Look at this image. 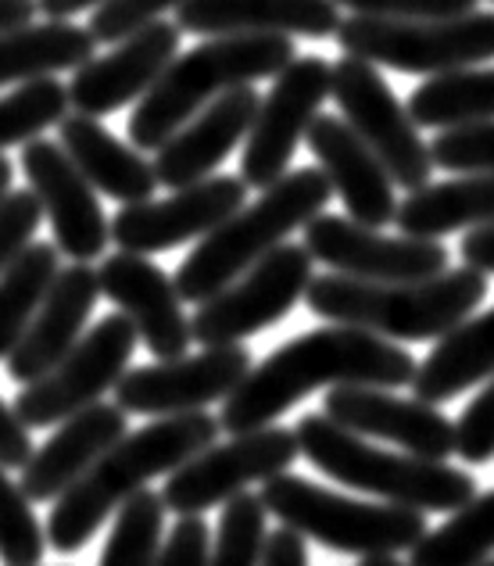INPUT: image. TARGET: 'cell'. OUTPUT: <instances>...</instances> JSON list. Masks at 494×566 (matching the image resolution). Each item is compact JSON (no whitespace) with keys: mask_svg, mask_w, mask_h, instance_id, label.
<instances>
[{"mask_svg":"<svg viewBox=\"0 0 494 566\" xmlns=\"http://www.w3.org/2000/svg\"><path fill=\"white\" fill-rule=\"evenodd\" d=\"M344 54L409 76H448L494 57V11L459 19H366L351 14L337 29Z\"/></svg>","mask_w":494,"mask_h":566,"instance_id":"cell-8","label":"cell"},{"mask_svg":"<svg viewBox=\"0 0 494 566\" xmlns=\"http://www.w3.org/2000/svg\"><path fill=\"white\" fill-rule=\"evenodd\" d=\"M101 294L133 319L140 340L158 363L183 359L193 326L183 312V297L176 291V280L144 255H129V251H115L97 265Z\"/></svg>","mask_w":494,"mask_h":566,"instance_id":"cell-19","label":"cell"},{"mask_svg":"<svg viewBox=\"0 0 494 566\" xmlns=\"http://www.w3.org/2000/svg\"><path fill=\"white\" fill-rule=\"evenodd\" d=\"M33 438H29V427L19 420L14 406H8L0 398V467L4 470H22L29 459H33Z\"/></svg>","mask_w":494,"mask_h":566,"instance_id":"cell-43","label":"cell"},{"mask_svg":"<svg viewBox=\"0 0 494 566\" xmlns=\"http://www.w3.org/2000/svg\"><path fill=\"white\" fill-rule=\"evenodd\" d=\"M57 144L76 161V169L90 180V187L108 193L118 205L151 201L158 190L155 161H147L133 144H123L112 129L101 126V118L69 112L57 126Z\"/></svg>","mask_w":494,"mask_h":566,"instance_id":"cell-26","label":"cell"},{"mask_svg":"<svg viewBox=\"0 0 494 566\" xmlns=\"http://www.w3.org/2000/svg\"><path fill=\"white\" fill-rule=\"evenodd\" d=\"M222 423L208 412L165 416L140 430H133L115 449L90 470L80 484H72L54 502L48 520V545L57 553H80V548L104 527V520L151 488L158 476H172L193 455L212 449Z\"/></svg>","mask_w":494,"mask_h":566,"instance_id":"cell-2","label":"cell"},{"mask_svg":"<svg viewBox=\"0 0 494 566\" xmlns=\"http://www.w3.org/2000/svg\"><path fill=\"white\" fill-rule=\"evenodd\" d=\"M491 4H494V0H491Z\"/></svg>","mask_w":494,"mask_h":566,"instance_id":"cell-51","label":"cell"},{"mask_svg":"<svg viewBox=\"0 0 494 566\" xmlns=\"http://www.w3.org/2000/svg\"><path fill=\"white\" fill-rule=\"evenodd\" d=\"M259 108H262V97L259 91H251V86H241V91L208 104L193 123H187L155 155L158 184H165L169 190H183V187L212 180L216 169L230 158L233 147L248 144Z\"/></svg>","mask_w":494,"mask_h":566,"instance_id":"cell-24","label":"cell"},{"mask_svg":"<svg viewBox=\"0 0 494 566\" xmlns=\"http://www.w3.org/2000/svg\"><path fill=\"white\" fill-rule=\"evenodd\" d=\"M481 0H337V8L366 19H459L481 11Z\"/></svg>","mask_w":494,"mask_h":566,"instance_id":"cell-41","label":"cell"},{"mask_svg":"<svg viewBox=\"0 0 494 566\" xmlns=\"http://www.w3.org/2000/svg\"><path fill=\"white\" fill-rule=\"evenodd\" d=\"M308 151L316 155L329 187L348 208V219L369 230H383L398 219V193L391 172L372 147L340 115H319L308 129Z\"/></svg>","mask_w":494,"mask_h":566,"instance_id":"cell-21","label":"cell"},{"mask_svg":"<svg viewBox=\"0 0 494 566\" xmlns=\"http://www.w3.org/2000/svg\"><path fill=\"white\" fill-rule=\"evenodd\" d=\"M337 0H183L176 25L198 36H337Z\"/></svg>","mask_w":494,"mask_h":566,"instance_id":"cell-23","label":"cell"},{"mask_svg":"<svg viewBox=\"0 0 494 566\" xmlns=\"http://www.w3.org/2000/svg\"><path fill=\"white\" fill-rule=\"evenodd\" d=\"M248 205V184L241 176H212L204 184L172 190L161 201H140L118 208L112 219V241L118 251L151 259L158 251L179 248L187 241H204L222 222Z\"/></svg>","mask_w":494,"mask_h":566,"instance_id":"cell-16","label":"cell"},{"mask_svg":"<svg viewBox=\"0 0 494 566\" xmlns=\"http://www.w3.org/2000/svg\"><path fill=\"white\" fill-rule=\"evenodd\" d=\"M358 566H412V563L398 559V556H366Z\"/></svg>","mask_w":494,"mask_h":566,"instance_id":"cell-49","label":"cell"},{"mask_svg":"<svg viewBox=\"0 0 494 566\" xmlns=\"http://www.w3.org/2000/svg\"><path fill=\"white\" fill-rule=\"evenodd\" d=\"M36 4H40V14H48V22H69L72 14L97 11L101 4H108V0H36Z\"/></svg>","mask_w":494,"mask_h":566,"instance_id":"cell-47","label":"cell"},{"mask_svg":"<svg viewBox=\"0 0 494 566\" xmlns=\"http://www.w3.org/2000/svg\"><path fill=\"white\" fill-rule=\"evenodd\" d=\"M297 62L287 36H216L179 54L165 76L137 101L129 115V144L137 151H161L179 129L193 123L208 104L259 80H276Z\"/></svg>","mask_w":494,"mask_h":566,"instance_id":"cell-4","label":"cell"},{"mask_svg":"<svg viewBox=\"0 0 494 566\" xmlns=\"http://www.w3.org/2000/svg\"><path fill=\"white\" fill-rule=\"evenodd\" d=\"M494 556V488L452 513L448 524L427 531L409 563L412 566H484Z\"/></svg>","mask_w":494,"mask_h":566,"instance_id":"cell-32","label":"cell"},{"mask_svg":"<svg viewBox=\"0 0 494 566\" xmlns=\"http://www.w3.org/2000/svg\"><path fill=\"white\" fill-rule=\"evenodd\" d=\"M334 101L344 123L383 161L395 187H406L409 193L430 187V176L438 169L430 144L419 137L409 104L398 101L391 83L377 72V65L351 54L334 62Z\"/></svg>","mask_w":494,"mask_h":566,"instance_id":"cell-10","label":"cell"},{"mask_svg":"<svg viewBox=\"0 0 494 566\" xmlns=\"http://www.w3.org/2000/svg\"><path fill=\"white\" fill-rule=\"evenodd\" d=\"M334 97V65L326 57H297L273 80V91L262 97L259 118L251 126L241 158V180L248 187H273L291 172V161L308 129L323 115V101Z\"/></svg>","mask_w":494,"mask_h":566,"instance_id":"cell-13","label":"cell"},{"mask_svg":"<svg viewBox=\"0 0 494 566\" xmlns=\"http://www.w3.org/2000/svg\"><path fill=\"white\" fill-rule=\"evenodd\" d=\"M455 455L473 467L494 459V377L455 420Z\"/></svg>","mask_w":494,"mask_h":566,"instance_id":"cell-40","label":"cell"},{"mask_svg":"<svg viewBox=\"0 0 494 566\" xmlns=\"http://www.w3.org/2000/svg\"><path fill=\"white\" fill-rule=\"evenodd\" d=\"M462 265H470L476 273H491L494 276V227H481V230H470L462 237Z\"/></svg>","mask_w":494,"mask_h":566,"instance_id":"cell-45","label":"cell"},{"mask_svg":"<svg viewBox=\"0 0 494 566\" xmlns=\"http://www.w3.org/2000/svg\"><path fill=\"white\" fill-rule=\"evenodd\" d=\"M179 36L183 29L176 22L158 19L155 25L140 29L129 40L115 43L112 54L94 57L69 80V104L72 112L104 118L133 101H144V94L165 76V69L176 62Z\"/></svg>","mask_w":494,"mask_h":566,"instance_id":"cell-20","label":"cell"},{"mask_svg":"<svg viewBox=\"0 0 494 566\" xmlns=\"http://www.w3.org/2000/svg\"><path fill=\"white\" fill-rule=\"evenodd\" d=\"M22 169L54 230V244L65 259L90 265L112 241V222L104 219L97 190L76 169L57 140H33L22 147Z\"/></svg>","mask_w":494,"mask_h":566,"instance_id":"cell-17","label":"cell"},{"mask_svg":"<svg viewBox=\"0 0 494 566\" xmlns=\"http://www.w3.org/2000/svg\"><path fill=\"white\" fill-rule=\"evenodd\" d=\"M312 259L305 244H283L273 255L233 280L227 291H219L212 302L193 312V340L201 348L244 345V337L280 323L302 302L312 287Z\"/></svg>","mask_w":494,"mask_h":566,"instance_id":"cell-12","label":"cell"},{"mask_svg":"<svg viewBox=\"0 0 494 566\" xmlns=\"http://www.w3.org/2000/svg\"><path fill=\"white\" fill-rule=\"evenodd\" d=\"M43 219L48 216L33 190H11L8 198H0V273L33 244Z\"/></svg>","mask_w":494,"mask_h":566,"instance_id":"cell-39","label":"cell"},{"mask_svg":"<svg viewBox=\"0 0 494 566\" xmlns=\"http://www.w3.org/2000/svg\"><path fill=\"white\" fill-rule=\"evenodd\" d=\"M137 326L123 312L104 316L94 331L83 334V340L57 363L48 377L22 387L14 398V412L29 430L40 427H62L83 409L115 391L118 380L129 374L133 348H137Z\"/></svg>","mask_w":494,"mask_h":566,"instance_id":"cell-9","label":"cell"},{"mask_svg":"<svg viewBox=\"0 0 494 566\" xmlns=\"http://www.w3.org/2000/svg\"><path fill=\"white\" fill-rule=\"evenodd\" d=\"M297 455H302L297 430L276 423L251 434H233L222 444L216 441L165 481V510L176 516H204L216 505L244 495L251 484H269L273 476L287 473Z\"/></svg>","mask_w":494,"mask_h":566,"instance_id":"cell-11","label":"cell"},{"mask_svg":"<svg viewBox=\"0 0 494 566\" xmlns=\"http://www.w3.org/2000/svg\"><path fill=\"white\" fill-rule=\"evenodd\" d=\"M297 444L329 481L348 484L380 502L406 505L419 513H459L476 499V481L466 470L430 463L409 452H383L355 430L334 423L329 416L308 412L297 420Z\"/></svg>","mask_w":494,"mask_h":566,"instance_id":"cell-6","label":"cell"},{"mask_svg":"<svg viewBox=\"0 0 494 566\" xmlns=\"http://www.w3.org/2000/svg\"><path fill=\"white\" fill-rule=\"evenodd\" d=\"M308 255L340 276L369 283H419L448 273V248L419 237H387L348 216H319L305 227Z\"/></svg>","mask_w":494,"mask_h":566,"instance_id":"cell-15","label":"cell"},{"mask_svg":"<svg viewBox=\"0 0 494 566\" xmlns=\"http://www.w3.org/2000/svg\"><path fill=\"white\" fill-rule=\"evenodd\" d=\"M11 180H14V169H11V161L0 155V198H8L11 193Z\"/></svg>","mask_w":494,"mask_h":566,"instance_id":"cell-48","label":"cell"},{"mask_svg":"<svg viewBox=\"0 0 494 566\" xmlns=\"http://www.w3.org/2000/svg\"><path fill=\"white\" fill-rule=\"evenodd\" d=\"M265 510L280 516L283 527L323 548L348 556H398L427 538V513L391 502H362L340 491L312 484L308 476L280 473L262 484Z\"/></svg>","mask_w":494,"mask_h":566,"instance_id":"cell-7","label":"cell"},{"mask_svg":"<svg viewBox=\"0 0 494 566\" xmlns=\"http://www.w3.org/2000/svg\"><path fill=\"white\" fill-rule=\"evenodd\" d=\"M208 556H212V534L204 516H179L155 566H208Z\"/></svg>","mask_w":494,"mask_h":566,"instance_id":"cell-42","label":"cell"},{"mask_svg":"<svg viewBox=\"0 0 494 566\" xmlns=\"http://www.w3.org/2000/svg\"><path fill=\"white\" fill-rule=\"evenodd\" d=\"M251 352L244 345L201 348L183 359L133 366L115 387V406L129 416H187L204 412L212 401H227L251 374Z\"/></svg>","mask_w":494,"mask_h":566,"instance_id":"cell-14","label":"cell"},{"mask_svg":"<svg viewBox=\"0 0 494 566\" xmlns=\"http://www.w3.org/2000/svg\"><path fill=\"white\" fill-rule=\"evenodd\" d=\"M323 416L362 438L391 441L401 452L430 463L455 455V423L438 406L391 395L383 387H334L323 398Z\"/></svg>","mask_w":494,"mask_h":566,"instance_id":"cell-18","label":"cell"},{"mask_svg":"<svg viewBox=\"0 0 494 566\" xmlns=\"http://www.w3.org/2000/svg\"><path fill=\"white\" fill-rule=\"evenodd\" d=\"M57 276H62V251L43 241H33L0 273V363H8L11 352L22 345Z\"/></svg>","mask_w":494,"mask_h":566,"instance_id":"cell-30","label":"cell"},{"mask_svg":"<svg viewBox=\"0 0 494 566\" xmlns=\"http://www.w3.org/2000/svg\"><path fill=\"white\" fill-rule=\"evenodd\" d=\"M36 14H40L36 0H0V36L33 25Z\"/></svg>","mask_w":494,"mask_h":566,"instance_id":"cell-46","label":"cell"},{"mask_svg":"<svg viewBox=\"0 0 494 566\" xmlns=\"http://www.w3.org/2000/svg\"><path fill=\"white\" fill-rule=\"evenodd\" d=\"M265 502L262 495H237L227 502V510L219 516V531L212 538V556L208 566H262L265 556Z\"/></svg>","mask_w":494,"mask_h":566,"instance_id":"cell-35","label":"cell"},{"mask_svg":"<svg viewBox=\"0 0 494 566\" xmlns=\"http://www.w3.org/2000/svg\"><path fill=\"white\" fill-rule=\"evenodd\" d=\"M43 548H48V531L40 527L33 502L0 467V559L4 566H40Z\"/></svg>","mask_w":494,"mask_h":566,"instance_id":"cell-36","label":"cell"},{"mask_svg":"<svg viewBox=\"0 0 494 566\" xmlns=\"http://www.w3.org/2000/svg\"><path fill=\"white\" fill-rule=\"evenodd\" d=\"M395 227L419 241H441L444 233L494 227V176L470 172L409 193L398 205Z\"/></svg>","mask_w":494,"mask_h":566,"instance_id":"cell-28","label":"cell"},{"mask_svg":"<svg viewBox=\"0 0 494 566\" xmlns=\"http://www.w3.org/2000/svg\"><path fill=\"white\" fill-rule=\"evenodd\" d=\"M487 276L459 265L419 283H369L340 273L312 280L305 305L334 326H355L387 340H441L484 302Z\"/></svg>","mask_w":494,"mask_h":566,"instance_id":"cell-3","label":"cell"},{"mask_svg":"<svg viewBox=\"0 0 494 566\" xmlns=\"http://www.w3.org/2000/svg\"><path fill=\"white\" fill-rule=\"evenodd\" d=\"M97 297H101L97 270H90L83 262L65 265L62 276L54 280L48 302L40 305L33 326L25 331L22 345L11 352L8 377L19 384H33L40 377H48L83 340Z\"/></svg>","mask_w":494,"mask_h":566,"instance_id":"cell-25","label":"cell"},{"mask_svg":"<svg viewBox=\"0 0 494 566\" xmlns=\"http://www.w3.org/2000/svg\"><path fill=\"white\" fill-rule=\"evenodd\" d=\"M416 126L455 129L473 123H494V69H462L430 76L409 97Z\"/></svg>","mask_w":494,"mask_h":566,"instance_id":"cell-31","label":"cell"},{"mask_svg":"<svg viewBox=\"0 0 494 566\" xmlns=\"http://www.w3.org/2000/svg\"><path fill=\"white\" fill-rule=\"evenodd\" d=\"M183 0H108L90 14V33L97 43H123L140 29L155 25L165 11L179 8Z\"/></svg>","mask_w":494,"mask_h":566,"instance_id":"cell-38","label":"cell"},{"mask_svg":"<svg viewBox=\"0 0 494 566\" xmlns=\"http://www.w3.org/2000/svg\"><path fill=\"white\" fill-rule=\"evenodd\" d=\"M126 416L129 412H123L118 406L97 401V406L65 420L22 467L19 484L25 491V499L33 505L57 502L72 484H80L129 434Z\"/></svg>","mask_w":494,"mask_h":566,"instance_id":"cell-22","label":"cell"},{"mask_svg":"<svg viewBox=\"0 0 494 566\" xmlns=\"http://www.w3.org/2000/svg\"><path fill=\"white\" fill-rule=\"evenodd\" d=\"M334 198L326 172L308 166L283 176L280 184L265 187L259 201L244 205L233 219H227L216 233H208L190 251L176 273V291L183 302L204 305L233 280H241L251 265L273 255L287 244L294 230H305L312 219Z\"/></svg>","mask_w":494,"mask_h":566,"instance_id":"cell-5","label":"cell"},{"mask_svg":"<svg viewBox=\"0 0 494 566\" xmlns=\"http://www.w3.org/2000/svg\"><path fill=\"white\" fill-rule=\"evenodd\" d=\"M97 40L72 22H33L0 36V91L48 80L54 72H80L94 62Z\"/></svg>","mask_w":494,"mask_h":566,"instance_id":"cell-29","label":"cell"},{"mask_svg":"<svg viewBox=\"0 0 494 566\" xmlns=\"http://www.w3.org/2000/svg\"><path fill=\"white\" fill-rule=\"evenodd\" d=\"M69 86L62 80H36L25 83L19 91H11L8 97H0V155L8 147H25L40 140L43 129L62 126V118L69 115Z\"/></svg>","mask_w":494,"mask_h":566,"instance_id":"cell-34","label":"cell"},{"mask_svg":"<svg viewBox=\"0 0 494 566\" xmlns=\"http://www.w3.org/2000/svg\"><path fill=\"white\" fill-rule=\"evenodd\" d=\"M494 377V308L459 323L441 337L416 369L412 395L427 406L452 401L470 387Z\"/></svg>","mask_w":494,"mask_h":566,"instance_id":"cell-27","label":"cell"},{"mask_svg":"<svg viewBox=\"0 0 494 566\" xmlns=\"http://www.w3.org/2000/svg\"><path fill=\"white\" fill-rule=\"evenodd\" d=\"M262 566H308V548L305 538L291 527H280L269 534Z\"/></svg>","mask_w":494,"mask_h":566,"instance_id":"cell-44","label":"cell"},{"mask_svg":"<svg viewBox=\"0 0 494 566\" xmlns=\"http://www.w3.org/2000/svg\"><path fill=\"white\" fill-rule=\"evenodd\" d=\"M419 363L395 345L355 326H323L280 345L262 366H254L248 380L222 401L219 423L230 434L273 427L283 412L297 406L319 387H406L416 380Z\"/></svg>","mask_w":494,"mask_h":566,"instance_id":"cell-1","label":"cell"},{"mask_svg":"<svg viewBox=\"0 0 494 566\" xmlns=\"http://www.w3.org/2000/svg\"><path fill=\"white\" fill-rule=\"evenodd\" d=\"M484 566H494V559H487V563H484Z\"/></svg>","mask_w":494,"mask_h":566,"instance_id":"cell-50","label":"cell"},{"mask_svg":"<svg viewBox=\"0 0 494 566\" xmlns=\"http://www.w3.org/2000/svg\"><path fill=\"white\" fill-rule=\"evenodd\" d=\"M433 166L444 172H491L494 176V123L441 129L430 144Z\"/></svg>","mask_w":494,"mask_h":566,"instance_id":"cell-37","label":"cell"},{"mask_svg":"<svg viewBox=\"0 0 494 566\" xmlns=\"http://www.w3.org/2000/svg\"><path fill=\"white\" fill-rule=\"evenodd\" d=\"M165 499L158 491H140L118 510L108 542H104L101 566H155L165 548Z\"/></svg>","mask_w":494,"mask_h":566,"instance_id":"cell-33","label":"cell"}]
</instances>
